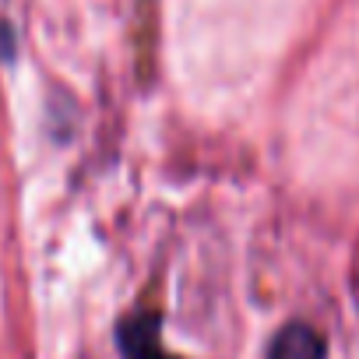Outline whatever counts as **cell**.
I'll return each mask as SVG.
<instances>
[{
  "label": "cell",
  "instance_id": "cell-1",
  "mask_svg": "<svg viewBox=\"0 0 359 359\" xmlns=\"http://www.w3.org/2000/svg\"><path fill=\"white\" fill-rule=\"evenodd\" d=\"M116 348L123 359H176L162 345L158 310H137L116 324Z\"/></svg>",
  "mask_w": 359,
  "mask_h": 359
},
{
  "label": "cell",
  "instance_id": "cell-2",
  "mask_svg": "<svg viewBox=\"0 0 359 359\" xmlns=\"http://www.w3.org/2000/svg\"><path fill=\"white\" fill-rule=\"evenodd\" d=\"M268 359H327V341L317 327L289 320L268 345Z\"/></svg>",
  "mask_w": 359,
  "mask_h": 359
},
{
  "label": "cell",
  "instance_id": "cell-3",
  "mask_svg": "<svg viewBox=\"0 0 359 359\" xmlns=\"http://www.w3.org/2000/svg\"><path fill=\"white\" fill-rule=\"evenodd\" d=\"M15 57V32L8 22H0V60H11Z\"/></svg>",
  "mask_w": 359,
  "mask_h": 359
}]
</instances>
